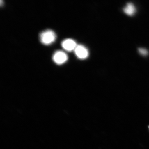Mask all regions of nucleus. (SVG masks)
Instances as JSON below:
<instances>
[{
    "label": "nucleus",
    "mask_w": 149,
    "mask_h": 149,
    "mask_svg": "<svg viewBox=\"0 0 149 149\" xmlns=\"http://www.w3.org/2000/svg\"><path fill=\"white\" fill-rule=\"evenodd\" d=\"M138 51H139V53L141 54V55H143V56H146L147 55H148V50L145 49V48H139L138 49Z\"/></svg>",
    "instance_id": "nucleus-6"
},
{
    "label": "nucleus",
    "mask_w": 149,
    "mask_h": 149,
    "mask_svg": "<svg viewBox=\"0 0 149 149\" xmlns=\"http://www.w3.org/2000/svg\"><path fill=\"white\" fill-rule=\"evenodd\" d=\"M76 56L80 59H85L88 57L89 55L88 50L86 47L82 45H77L74 50Z\"/></svg>",
    "instance_id": "nucleus-3"
},
{
    "label": "nucleus",
    "mask_w": 149,
    "mask_h": 149,
    "mask_svg": "<svg viewBox=\"0 0 149 149\" xmlns=\"http://www.w3.org/2000/svg\"><path fill=\"white\" fill-rule=\"evenodd\" d=\"M62 47L65 50L72 51L74 50L77 47V45L76 42L73 40L68 39L62 42Z\"/></svg>",
    "instance_id": "nucleus-4"
},
{
    "label": "nucleus",
    "mask_w": 149,
    "mask_h": 149,
    "mask_svg": "<svg viewBox=\"0 0 149 149\" xmlns=\"http://www.w3.org/2000/svg\"><path fill=\"white\" fill-rule=\"evenodd\" d=\"M40 38L42 44L45 45H49L55 41L56 35L51 30H46L40 34Z\"/></svg>",
    "instance_id": "nucleus-1"
},
{
    "label": "nucleus",
    "mask_w": 149,
    "mask_h": 149,
    "mask_svg": "<svg viewBox=\"0 0 149 149\" xmlns=\"http://www.w3.org/2000/svg\"><path fill=\"white\" fill-rule=\"evenodd\" d=\"M68 58L67 55L65 52L61 51H58L54 54L53 59L56 63L61 65L66 62Z\"/></svg>",
    "instance_id": "nucleus-2"
},
{
    "label": "nucleus",
    "mask_w": 149,
    "mask_h": 149,
    "mask_svg": "<svg viewBox=\"0 0 149 149\" xmlns=\"http://www.w3.org/2000/svg\"><path fill=\"white\" fill-rule=\"evenodd\" d=\"M124 13L128 16H133L136 12V8L132 3H127V6L123 8Z\"/></svg>",
    "instance_id": "nucleus-5"
}]
</instances>
